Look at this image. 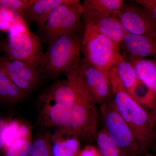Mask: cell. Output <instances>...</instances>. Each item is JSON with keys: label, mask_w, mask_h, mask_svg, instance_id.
Returning a JSON list of instances; mask_svg holds the SVG:
<instances>
[{"label": "cell", "mask_w": 156, "mask_h": 156, "mask_svg": "<svg viewBox=\"0 0 156 156\" xmlns=\"http://www.w3.org/2000/svg\"><path fill=\"white\" fill-rule=\"evenodd\" d=\"M33 0H0V10L14 12L21 17Z\"/></svg>", "instance_id": "obj_22"}, {"label": "cell", "mask_w": 156, "mask_h": 156, "mask_svg": "<svg viewBox=\"0 0 156 156\" xmlns=\"http://www.w3.org/2000/svg\"><path fill=\"white\" fill-rule=\"evenodd\" d=\"M116 14L128 33L156 39V22L145 9L133 1Z\"/></svg>", "instance_id": "obj_8"}, {"label": "cell", "mask_w": 156, "mask_h": 156, "mask_svg": "<svg viewBox=\"0 0 156 156\" xmlns=\"http://www.w3.org/2000/svg\"><path fill=\"white\" fill-rule=\"evenodd\" d=\"M2 50L11 59L22 62L37 69H41L44 53L42 41L26 26H23L20 30L12 32L2 41Z\"/></svg>", "instance_id": "obj_4"}, {"label": "cell", "mask_w": 156, "mask_h": 156, "mask_svg": "<svg viewBox=\"0 0 156 156\" xmlns=\"http://www.w3.org/2000/svg\"><path fill=\"white\" fill-rule=\"evenodd\" d=\"M80 70L94 103L102 105L107 102L112 92L109 74L94 67L83 59L81 60Z\"/></svg>", "instance_id": "obj_10"}, {"label": "cell", "mask_w": 156, "mask_h": 156, "mask_svg": "<svg viewBox=\"0 0 156 156\" xmlns=\"http://www.w3.org/2000/svg\"><path fill=\"white\" fill-rule=\"evenodd\" d=\"M9 120L7 118L0 117V154L4 151L6 132Z\"/></svg>", "instance_id": "obj_26"}, {"label": "cell", "mask_w": 156, "mask_h": 156, "mask_svg": "<svg viewBox=\"0 0 156 156\" xmlns=\"http://www.w3.org/2000/svg\"><path fill=\"white\" fill-rule=\"evenodd\" d=\"M152 107H154L155 108L150 117L152 122L154 123L156 121V83L153 89V105Z\"/></svg>", "instance_id": "obj_28"}, {"label": "cell", "mask_w": 156, "mask_h": 156, "mask_svg": "<svg viewBox=\"0 0 156 156\" xmlns=\"http://www.w3.org/2000/svg\"><path fill=\"white\" fill-rule=\"evenodd\" d=\"M65 75L66 80L52 84L40 95L39 102H51L67 107L74 104L94 102L82 77L80 66Z\"/></svg>", "instance_id": "obj_6"}, {"label": "cell", "mask_w": 156, "mask_h": 156, "mask_svg": "<svg viewBox=\"0 0 156 156\" xmlns=\"http://www.w3.org/2000/svg\"><path fill=\"white\" fill-rule=\"evenodd\" d=\"M123 0H85L83 20H97L114 15L126 4Z\"/></svg>", "instance_id": "obj_13"}, {"label": "cell", "mask_w": 156, "mask_h": 156, "mask_svg": "<svg viewBox=\"0 0 156 156\" xmlns=\"http://www.w3.org/2000/svg\"><path fill=\"white\" fill-rule=\"evenodd\" d=\"M32 142V140L14 141L4 152L5 156H28Z\"/></svg>", "instance_id": "obj_21"}, {"label": "cell", "mask_w": 156, "mask_h": 156, "mask_svg": "<svg viewBox=\"0 0 156 156\" xmlns=\"http://www.w3.org/2000/svg\"><path fill=\"white\" fill-rule=\"evenodd\" d=\"M0 70L27 95L35 89L44 76L40 70L6 56H0Z\"/></svg>", "instance_id": "obj_9"}, {"label": "cell", "mask_w": 156, "mask_h": 156, "mask_svg": "<svg viewBox=\"0 0 156 156\" xmlns=\"http://www.w3.org/2000/svg\"><path fill=\"white\" fill-rule=\"evenodd\" d=\"M133 1L145 9L156 22V0H134Z\"/></svg>", "instance_id": "obj_25"}, {"label": "cell", "mask_w": 156, "mask_h": 156, "mask_svg": "<svg viewBox=\"0 0 156 156\" xmlns=\"http://www.w3.org/2000/svg\"><path fill=\"white\" fill-rule=\"evenodd\" d=\"M123 87L133 98L139 81L134 67L121 53L116 58L112 66Z\"/></svg>", "instance_id": "obj_17"}, {"label": "cell", "mask_w": 156, "mask_h": 156, "mask_svg": "<svg viewBox=\"0 0 156 156\" xmlns=\"http://www.w3.org/2000/svg\"><path fill=\"white\" fill-rule=\"evenodd\" d=\"M51 148L53 156H76L80 143L76 136L61 129L50 135Z\"/></svg>", "instance_id": "obj_15"}, {"label": "cell", "mask_w": 156, "mask_h": 156, "mask_svg": "<svg viewBox=\"0 0 156 156\" xmlns=\"http://www.w3.org/2000/svg\"><path fill=\"white\" fill-rule=\"evenodd\" d=\"M102 118L105 130L120 152H132L139 146L130 127L115 106L112 99L102 105Z\"/></svg>", "instance_id": "obj_7"}, {"label": "cell", "mask_w": 156, "mask_h": 156, "mask_svg": "<svg viewBox=\"0 0 156 156\" xmlns=\"http://www.w3.org/2000/svg\"><path fill=\"white\" fill-rule=\"evenodd\" d=\"M20 121L18 120H10L6 131L5 137V152L7 148L14 142L19 128Z\"/></svg>", "instance_id": "obj_23"}, {"label": "cell", "mask_w": 156, "mask_h": 156, "mask_svg": "<svg viewBox=\"0 0 156 156\" xmlns=\"http://www.w3.org/2000/svg\"><path fill=\"white\" fill-rule=\"evenodd\" d=\"M97 141L103 156H120L119 150L109 137L105 129L97 134Z\"/></svg>", "instance_id": "obj_20"}, {"label": "cell", "mask_w": 156, "mask_h": 156, "mask_svg": "<svg viewBox=\"0 0 156 156\" xmlns=\"http://www.w3.org/2000/svg\"><path fill=\"white\" fill-rule=\"evenodd\" d=\"M83 26L81 39L83 59L94 67L109 74L117 56L121 53L119 46L89 26L84 24Z\"/></svg>", "instance_id": "obj_5"}, {"label": "cell", "mask_w": 156, "mask_h": 156, "mask_svg": "<svg viewBox=\"0 0 156 156\" xmlns=\"http://www.w3.org/2000/svg\"><path fill=\"white\" fill-rule=\"evenodd\" d=\"M31 136L30 126L26 122H20L14 141L19 140H31Z\"/></svg>", "instance_id": "obj_24"}, {"label": "cell", "mask_w": 156, "mask_h": 156, "mask_svg": "<svg viewBox=\"0 0 156 156\" xmlns=\"http://www.w3.org/2000/svg\"><path fill=\"white\" fill-rule=\"evenodd\" d=\"M2 50V41L0 40V52H1Z\"/></svg>", "instance_id": "obj_29"}, {"label": "cell", "mask_w": 156, "mask_h": 156, "mask_svg": "<svg viewBox=\"0 0 156 156\" xmlns=\"http://www.w3.org/2000/svg\"><path fill=\"white\" fill-rule=\"evenodd\" d=\"M127 59L134 67L138 80L153 92L156 83V59L128 55Z\"/></svg>", "instance_id": "obj_16"}, {"label": "cell", "mask_w": 156, "mask_h": 156, "mask_svg": "<svg viewBox=\"0 0 156 156\" xmlns=\"http://www.w3.org/2000/svg\"><path fill=\"white\" fill-rule=\"evenodd\" d=\"M109 76L115 106L130 127L139 146L145 145L150 139L152 126L149 116L123 87L114 69L110 70Z\"/></svg>", "instance_id": "obj_2"}, {"label": "cell", "mask_w": 156, "mask_h": 156, "mask_svg": "<svg viewBox=\"0 0 156 156\" xmlns=\"http://www.w3.org/2000/svg\"><path fill=\"white\" fill-rule=\"evenodd\" d=\"M82 32L63 35L48 45L40 69L43 76L55 78L79 67Z\"/></svg>", "instance_id": "obj_1"}, {"label": "cell", "mask_w": 156, "mask_h": 156, "mask_svg": "<svg viewBox=\"0 0 156 156\" xmlns=\"http://www.w3.org/2000/svg\"><path fill=\"white\" fill-rule=\"evenodd\" d=\"M84 24L106 37L121 48L127 33L116 14L97 20H83Z\"/></svg>", "instance_id": "obj_11"}, {"label": "cell", "mask_w": 156, "mask_h": 156, "mask_svg": "<svg viewBox=\"0 0 156 156\" xmlns=\"http://www.w3.org/2000/svg\"><path fill=\"white\" fill-rule=\"evenodd\" d=\"M121 47L129 56L156 59V39L154 38L127 33Z\"/></svg>", "instance_id": "obj_12"}, {"label": "cell", "mask_w": 156, "mask_h": 156, "mask_svg": "<svg viewBox=\"0 0 156 156\" xmlns=\"http://www.w3.org/2000/svg\"><path fill=\"white\" fill-rule=\"evenodd\" d=\"M83 9L79 0H66L53 9L43 26L39 29L42 41L49 45L63 35L82 31Z\"/></svg>", "instance_id": "obj_3"}, {"label": "cell", "mask_w": 156, "mask_h": 156, "mask_svg": "<svg viewBox=\"0 0 156 156\" xmlns=\"http://www.w3.org/2000/svg\"><path fill=\"white\" fill-rule=\"evenodd\" d=\"M27 95L0 70V101L9 104L21 102Z\"/></svg>", "instance_id": "obj_18"}, {"label": "cell", "mask_w": 156, "mask_h": 156, "mask_svg": "<svg viewBox=\"0 0 156 156\" xmlns=\"http://www.w3.org/2000/svg\"><path fill=\"white\" fill-rule=\"evenodd\" d=\"M66 0H33L21 16L26 22L34 23L41 28L53 9Z\"/></svg>", "instance_id": "obj_14"}, {"label": "cell", "mask_w": 156, "mask_h": 156, "mask_svg": "<svg viewBox=\"0 0 156 156\" xmlns=\"http://www.w3.org/2000/svg\"><path fill=\"white\" fill-rule=\"evenodd\" d=\"M78 156H100L97 149L91 146L84 148Z\"/></svg>", "instance_id": "obj_27"}, {"label": "cell", "mask_w": 156, "mask_h": 156, "mask_svg": "<svg viewBox=\"0 0 156 156\" xmlns=\"http://www.w3.org/2000/svg\"><path fill=\"white\" fill-rule=\"evenodd\" d=\"M28 156H53L50 135H41L34 140Z\"/></svg>", "instance_id": "obj_19"}]
</instances>
